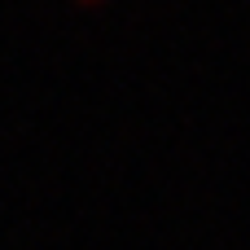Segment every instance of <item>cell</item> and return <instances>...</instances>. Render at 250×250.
<instances>
[{"instance_id": "6da1fadb", "label": "cell", "mask_w": 250, "mask_h": 250, "mask_svg": "<svg viewBox=\"0 0 250 250\" xmlns=\"http://www.w3.org/2000/svg\"><path fill=\"white\" fill-rule=\"evenodd\" d=\"M75 4H83V9H92V4H101V0H75Z\"/></svg>"}]
</instances>
